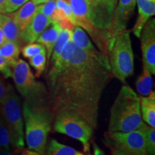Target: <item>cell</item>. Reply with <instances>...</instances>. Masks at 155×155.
I'll list each match as a JSON object with an SVG mask.
<instances>
[{"label":"cell","instance_id":"6da1fadb","mask_svg":"<svg viewBox=\"0 0 155 155\" xmlns=\"http://www.w3.org/2000/svg\"><path fill=\"white\" fill-rule=\"evenodd\" d=\"M111 76L106 54L98 50L86 51L74 45L65 66L46 81L48 104L53 115L70 112L95 129L101 97Z\"/></svg>","mask_w":155,"mask_h":155},{"label":"cell","instance_id":"7a4b0ae2","mask_svg":"<svg viewBox=\"0 0 155 155\" xmlns=\"http://www.w3.org/2000/svg\"><path fill=\"white\" fill-rule=\"evenodd\" d=\"M22 111L28 149L45 154L48 137L54 119L49 104L35 105L25 101Z\"/></svg>","mask_w":155,"mask_h":155},{"label":"cell","instance_id":"3957f363","mask_svg":"<svg viewBox=\"0 0 155 155\" xmlns=\"http://www.w3.org/2000/svg\"><path fill=\"white\" fill-rule=\"evenodd\" d=\"M143 123L139 97L130 86H122L111 107L108 132H130Z\"/></svg>","mask_w":155,"mask_h":155},{"label":"cell","instance_id":"277c9868","mask_svg":"<svg viewBox=\"0 0 155 155\" xmlns=\"http://www.w3.org/2000/svg\"><path fill=\"white\" fill-rule=\"evenodd\" d=\"M94 28L93 40L107 55L111 43V28L117 0H88Z\"/></svg>","mask_w":155,"mask_h":155},{"label":"cell","instance_id":"5b68a950","mask_svg":"<svg viewBox=\"0 0 155 155\" xmlns=\"http://www.w3.org/2000/svg\"><path fill=\"white\" fill-rule=\"evenodd\" d=\"M107 56L112 75L124 83L127 78L134 73V53L130 31L123 30L114 38Z\"/></svg>","mask_w":155,"mask_h":155},{"label":"cell","instance_id":"8992f818","mask_svg":"<svg viewBox=\"0 0 155 155\" xmlns=\"http://www.w3.org/2000/svg\"><path fill=\"white\" fill-rule=\"evenodd\" d=\"M13 68L12 77L25 101L35 105L48 104L47 88L43 83L36 81L28 64L19 59Z\"/></svg>","mask_w":155,"mask_h":155},{"label":"cell","instance_id":"52a82bcc","mask_svg":"<svg viewBox=\"0 0 155 155\" xmlns=\"http://www.w3.org/2000/svg\"><path fill=\"white\" fill-rule=\"evenodd\" d=\"M0 112L8 129L10 146L15 150L23 148L25 147V137L20 99L12 86L5 101L0 104Z\"/></svg>","mask_w":155,"mask_h":155},{"label":"cell","instance_id":"ba28073f","mask_svg":"<svg viewBox=\"0 0 155 155\" xmlns=\"http://www.w3.org/2000/svg\"><path fill=\"white\" fill-rule=\"evenodd\" d=\"M53 124L54 131L78 140L83 144L85 152L89 150V142L94 129L81 117L70 112L61 111L54 116Z\"/></svg>","mask_w":155,"mask_h":155},{"label":"cell","instance_id":"9c48e42d","mask_svg":"<svg viewBox=\"0 0 155 155\" xmlns=\"http://www.w3.org/2000/svg\"><path fill=\"white\" fill-rule=\"evenodd\" d=\"M105 141L110 149L127 155H148L144 133L141 128L130 132H107Z\"/></svg>","mask_w":155,"mask_h":155},{"label":"cell","instance_id":"30bf717a","mask_svg":"<svg viewBox=\"0 0 155 155\" xmlns=\"http://www.w3.org/2000/svg\"><path fill=\"white\" fill-rule=\"evenodd\" d=\"M141 48L142 52L143 68L152 75L155 74V19L147 22L141 30Z\"/></svg>","mask_w":155,"mask_h":155},{"label":"cell","instance_id":"8fae6325","mask_svg":"<svg viewBox=\"0 0 155 155\" xmlns=\"http://www.w3.org/2000/svg\"><path fill=\"white\" fill-rule=\"evenodd\" d=\"M136 3L137 0H119V5L114 11L111 28V42L118 34L126 30L128 20L134 10Z\"/></svg>","mask_w":155,"mask_h":155},{"label":"cell","instance_id":"7c38bea8","mask_svg":"<svg viewBox=\"0 0 155 155\" xmlns=\"http://www.w3.org/2000/svg\"><path fill=\"white\" fill-rule=\"evenodd\" d=\"M70 5L72 9L75 25L83 28L93 38L94 28L88 0H70Z\"/></svg>","mask_w":155,"mask_h":155},{"label":"cell","instance_id":"4fadbf2b","mask_svg":"<svg viewBox=\"0 0 155 155\" xmlns=\"http://www.w3.org/2000/svg\"><path fill=\"white\" fill-rule=\"evenodd\" d=\"M52 21L40 12H37L33 19L21 33L23 42L32 43L35 42L39 36L49 26Z\"/></svg>","mask_w":155,"mask_h":155},{"label":"cell","instance_id":"5bb4252c","mask_svg":"<svg viewBox=\"0 0 155 155\" xmlns=\"http://www.w3.org/2000/svg\"><path fill=\"white\" fill-rule=\"evenodd\" d=\"M139 16L133 28V33L140 37L141 30L151 17L155 14V0H137Z\"/></svg>","mask_w":155,"mask_h":155},{"label":"cell","instance_id":"9a60e30c","mask_svg":"<svg viewBox=\"0 0 155 155\" xmlns=\"http://www.w3.org/2000/svg\"><path fill=\"white\" fill-rule=\"evenodd\" d=\"M0 27L2 29L6 41L16 42L19 46L22 44V32L15 22L12 13L8 15L0 14Z\"/></svg>","mask_w":155,"mask_h":155},{"label":"cell","instance_id":"2e32d148","mask_svg":"<svg viewBox=\"0 0 155 155\" xmlns=\"http://www.w3.org/2000/svg\"><path fill=\"white\" fill-rule=\"evenodd\" d=\"M61 28L57 21H52L49 26L42 32L36 40L38 43L42 45L46 49L48 61L51 58L54 45L59 35Z\"/></svg>","mask_w":155,"mask_h":155},{"label":"cell","instance_id":"e0dca14e","mask_svg":"<svg viewBox=\"0 0 155 155\" xmlns=\"http://www.w3.org/2000/svg\"><path fill=\"white\" fill-rule=\"evenodd\" d=\"M37 12H38V5L31 0L25 3L19 10L12 13L13 18L21 32H22L30 24Z\"/></svg>","mask_w":155,"mask_h":155},{"label":"cell","instance_id":"ac0fdd59","mask_svg":"<svg viewBox=\"0 0 155 155\" xmlns=\"http://www.w3.org/2000/svg\"><path fill=\"white\" fill-rule=\"evenodd\" d=\"M141 118L145 123L153 128L155 127V94L152 91L148 96H140Z\"/></svg>","mask_w":155,"mask_h":155},{"label":"cell","instance_id":"d6986e66","mask_svg":"<svg viewBox=\"0 0 155 155\" xmlns=\"http://www.w3.org/2000/svg\"><path fill=\"white\" fill-rule=\"evenodd\" d=\"M20 53V46L16 42L6 41L0 47V55L7 61L9 67L14 68L19 60Z\"/></svg>","mask_w":155,"mask_h":155},{"label":"cell","instance_id":"ffe728a7","mask_svg":"<svg viewBox=\"0 0 155 155\" xmlns=\"http://www.w3.org/2000/svg\"><path fill=\"white\" fill-rule=\"evenodd\" d=\"M71 40L78 48L88 52L96 51L85 31L81 27L75 25L71 32Z\"/></svg>","mask_w":155,"mask_h":155},{"label":"cell","instance_id":"44dd1931","mask_svg":"<svg viewBox=\"0 0 155 155\" xmlns=\"http://www.w3.org/2000/svg\"><path fill=\"white\" fill-rule=\"evenodd\" d=\"M153 81L152 74L147 69L143 68L142 74L139 75L136 81V88L141 96H147L152 92Z\"/></svg>","mask_w":155,"mask_h":155},{"label":"cell","instance_id":"7402d4cb","mask_svg":"<svg viewBox=\"0 0 155 155\" xmlns=\"http://www.w3.org/2000/svg\"><path fill=\"white\" fill-rule=\"evenodd\" d=\"M79 153L75 149L61 144L55 139H52L50 141L45 151V155H77Z\"/></svg>","mask_w":155,"mask_h":155},{"label":"cell","instance_id":"603a6c76","mask_svg":"<svg viewBox=\"0 0 155 155\" xmlns=\"http://www.w3.org/2000/svg\"><path fill=\"white\" fill-rule=\"evenodd\" d=\"M71 32H72V31L67 30V29H61L59 35H58L57 40L54 45L53 53H52L51 58H50L51 63L55 61V60L63 51V48H65L68 41L71 38Z\"/></svg>","mask_w":155,"mask_h":155},{"label":"cell","instance_id":"cb8c5ba5","mask_svg":"<svg viewBox=\"0 0 155 155\" xmlns=\"http://www.w3.org/2000/svg\"><path fill=\"white\" fill-rule=\"evenodd\" d=\"M38 11L45 15L51 21L58 22L59 20L55 0H48L45 2L41 4L40 6H38Z\"/></svg>","mask_w":155,"mask_h":155},{"label":"cell","instance_id":"d4e9b609","mask_svg":"<svg viewBox=\"0 0 155 155\" xmlns=\"http://www.w3.org/2000/svg\"><path fill=\"white\" fill-rule=\"evenodd\" d=\"M55 4L58 17H59L58 22L63 19L68 18L75 24L72 9L70 5V0H55Z\"/></svg>","mask_w":155,"mask_h":155},{"label":"cell","instance_id":"484cf974","mask_svg":"<svg viewBox=\"0 0 155 155\" xmlns=\"http://www.w3.org/2000/svg\"><path fill=\"white\" fill-rule=\"evenodd\" d=\"M144 133L147 150L148 155H155V130L154 128L147 125L144 122L140 127Z\"/></svg>","mask_w":155,"mask_h":155},{"label":"cell","instance_id":"4316f807","mask_svg":"<svg viewBox=\"0 0 155 155\" xmlns=\"http://www.w3.org/2000/svg\"><path fill=\"white\" fill-rule=\"evenodd\" d=\"M29 61H30V64L32 65V67H33L36 71L35 78L40 77L45 68L46 61H47L46 52L40 53L32 56V58H29Z\"/></svg>","mask_w":155,"mask_h":155},{"label":"cell","instance_id":"83f0119b","mask_svg":"<svg viewBox=\"0 0 155 155\" xmlns=\"http://www.w3.org/2000/svg\"><path fill=\"white\" fill-rule=\"evenodd\" d=\"M0 149L10 150L9 133L1 112H0Z\"/></svg>","mask_w":155,"mask_h":155},{"label":"cell","instance_id":"f1b7e54d","mask_svg":"<svg viewBox=\"0 0 155 155\" xmlns=\"http://www.w3.org/2000/svg\"><path fill=\"white\" fill-rule=\"evenodd\" d=\"M46 52L45 48L40 43H29L27 45L24 46L22 49V55L25 58H30L32 56L37 55L40 53Z\"/></svg>","mask_w":155,"mask_h":155},{"label":"cell","instance_id":"f546056e","mask_svg":"<svg viewBox=\"0 0 155 155\" xmlns=\"http://www.w3.org/2000/svg\"><path fill=\"white\" fill-rule=\"evenodd\" d=\"M28 1L29 0H7L5 13H11L12 12H15Z\"/></svg>","mask_w":155,"mask_h":155},{"label":"cell","instance_id":"4dcf8cb0","mask_svg":"<svg viewBox=\"0 0 155 155\" xmlns=\"http://www.w3.org/2000/svg\"><path fill=\"white\" fill-rule=\"evenodd\" d=\"M0 73L2 74L5 78H9L12 75V73L9 65L5 58L1 55H0Z\"/></svg>","mask_w":155,"mask_h":155},{"label":"cell","instance_id":"1f68e13d","mask_svg":"<svg viewBox=\"0 0 155 155\" xmlns=\"http://www.w3.org/2000/svg\"><path fill=\"white\" fill-rule=\"evenodd\" d=\"M10 86V84H5V83L0 79V104L5 101L8 95Z\"/></svg>","mask_w":155,"mask_h":155},{"label":"cell","instance_id":"d6a6232c","mask_svg":"<svg viewBox=\"0 0 155 155\" xmlns=\"http://www.w3.org/2000/svg\"><path fill=\"white\" fill-rule=\"evenodd\" d=\"M12 152L14 155H45L37 152L35 151L30 150L29 149H25L24 147L20 149H16Z\"/></svg>","mask_w":155,"mask_h":155},{"label":"cell","instance_id":"836d02e7","mask_svg":"<svg viewBox=\"0 0 155 155\" xmlns=\"http://www.w3.org/2000/svg\"><path fill=\"white\" fill-rule=\"evenodd\" d=\"M58 23H59L60 27H61L62 29H67V30L71 31H72L73 29L74 28V27L75 26L74 23L68 18L61 19V20H60L59 22H58Z\"/></svg>","mask_w":155,"mask_h":155},{"label":"cell","instance_id":"e575fe53","mask_svg":"<svg viewBox=\"0 0 155 155\" xmlns=\"http://www.w3.org/2000/svg\"><path fill=\"white\" fill-rule=\"evenodd\" d=\"M93 147H94V155H106L101 149L97 145L96 143L93 142Z\"/></svg>","mask_w":155,"mask_h":155},{"label":"cell","instance_id":"d590c367","mask_svg":"<svg viewBox=\"0 0 155 155\" xmlns=\"http://www.w3.org/2000/svg\"><path fill=\"white\" fill-rule=\"evenodd\" d=\"M7 0H0V14L5 13V7Z\"/></svg>","mask_w":155,"mask_h":155},{"label":"cell","instance_id":"8d00e7d4","mask_svg":"<svg viewBox=\"0 0 155 155\" xmlns=\"http://www.w3.org/2000/svg\"><path fill=\"white\" fill-rule=\"evenodd\" d=\"M6 42V39L1 27H0V47Z\"/></svg>","mask_w":155,"mask_h":155},{"label":"cell","instance_id":"74e56055","mask_svg":"<svg viewBox=\"0 0 155 155\" xmlns=\"http://www.w3.org/2000/svg\"><path fill=\"white\" fill-rule=\"evenodd\" d=\"M0 155H14V154L10 150H5L0 149Z\"/></svg>","mask_w":155,"mask_h":155},{"label":"cell","instance_id":"f35d334b","mask_svg":"<svg viewBox=\"0 0 155 155\" xmlns=\"http://www.w3.org/2000/svg\"><path fill=\"white\" fill-rule=\"evenodd\" d=\"M111 152H112V154H113V155H127V154H124L123 152H119V151H118L116 150H114V149H111Z\"/></svg>","mask_w":155,"mask_h":155},{"label":"cell","instance_id":"ab89813d","mask_svg":"<svg viewBox=\"0 0 155 155\" xmlns=\"http://www.w3.org/2000/svg\"><path fill=\"white\" fill-rule=\"evenodd\" d=\"M32 1H33L36 5H41V4L45 2L48 1V0H32Z\"/></svg>","mask_w":155,"mask_h":155}]
</instances>
